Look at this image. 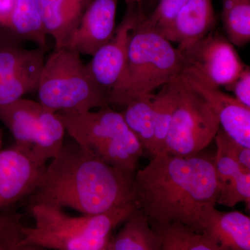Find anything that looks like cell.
Wrapping results in <instances>:
<instances>
[{"label": "cell", "instance_id": "1f68e13d", "mask_svg": "<svg viewBox=\"0 0 250 250\" xmlns=\"http://www.w3.org/2000/svg\"><path fill=\"white\" fill-rule=\"evenodd\" d=\"M16 0H0V25L9 27Z\"/></svg>", "mask_w": 250, "mask_h": 250}, {"label": "cell", "instance_id": "3957f363", "mask_svg": "<svg viewBox=\"0 0 250 250\" xmlns=\"http://www.w3.org/2000/svg\"><path fill=\"white\" fill-rule=\"evenodd\" d=\"M34 228L23 227L22 245L28 250H107L111 232L136 208L134 202L95 215L72 217L62 207L46 202L31 204Z\"/></svg>", "mask_w": 250, "mask_h": 250}, {"label": "cell", "instance_id": "7c38bea8", "mask_svg": "<svg viewBox=\"0 0 250 250\" xmlns=\"http://www.w3.org/2000/svg\"><path fill=\"white\" fill-rule=\"evenodd\" d=\"M184 72L190 85L209 104L225 134L241 146L250 148V108L220 91V88L210 87Z\"/></svg>", "mask_w": 250, "mask_h": 250}, {"label": "cell", "instance_id": "5b68a950", "mask_svg": "<svg viewBox=\"0 0 250 250\" xmlns=\"http://www.w3.org/2000/svg\"><path fill=\"white\" fill-rule=\"evenodd\" d=\"M36 91L41 105L54 113L109 106L108 90L94 80L81 54L66 47H55L44 62Z\"/></svg>", "mask_w": 250, "mask_h": 250}, {"label": "cell", "instance_id": "d4e9b609", "mask_svg": "<svg viewBox=\"0 0 250 250\" xmlns=\"http://www.w3.org/2000/svg\"><path fill=\"white\" fill-rule=\"evenodd\" d=\"M47 51V46L27 49L13 44L0 47V83L14 77L36 59L45 57Z\"/></svg>", "mask_w": 250, "mask_h": 250}, {"label": "cell", "instance_id": "6da1fadb", "mask_svg": "<svg viewBox=\"0 0 250 250\" xmlns=\"http://www.w3.org/2000/svg\"><path fill=\"white\" fill-rule=\"evenodd\" d=\"M133 202L150 225L180 222L202 233L219 195L214 164L197 155L158 153L135 174Z\"/></svg>", "mask_w": 250, "mask_h": 250}, {"label": "cell", "instance_id": "8fae6325", "mask_svg": "<svg viewBox=\"0 0 250 250\" xmlns=\"http://www.w3.org/2000/svg\"><path fill=\"white\" fill-rule=\"evenodd\" d=\"M118 3V0H93L66 47L92 57L107 43L116 31Z\"/></svg>", "mask_w": 250, "mask_h": 250}, {"label": "cell", "instance_id": "2e32d148", "mask_svg": "<svg viewBox=\"0 0 250 250\" xmlns=\"http://www.w3.org/2000/svg\"><path fill=\"white\" fill-rule=\"evenodd\" d=\"M43 110L40 103L22 98L0 106V121L11 131L16 147L29 155Z\"/></svg>", "mask_w": 250, "mask_h": 250}, {"label": "cell", "instance_id": "5bb4252c", "mask_svg": "<svg viewBox=\"0 0 250 250\" xmlns=\"http://www.w3.org/2000/svg\"><path fill=\"white\" fill-rule=\"evenodd\" d=\"M93 0H36L46 34L56 48L67 47Z\"/></svg>", "mask_w": 250, "mask_h": 250}, {"label": "cell", "instance_id": "4fadbf2b", "mask_svg": "<svg viewBox=\"0 0 250 250\" xmlns=\"http://www.w3.org/2000/svg\"><path fill=\"white\" fill-rule=\"evenodd\" d=\"M215 24L212 0H190L166 27L158 31L182 50L209 34Z\"/></svg>", "mask_w": 250, "mask_h": 250}, {"label": "cell", "instance_id": "9c48e42d", "mask_svg": "<svg viewBox=\"0 0 250 250\" xmlns=\"http://www.w3.org/2000/svg\"><path fill=\"white\" fill-rule=\"evenodd\" d=\"M146 16L141 3L127 5V9L113 38L92 56L87 63L94 80L110 94L124 82L128 63V52L135 27Z\"/></svg>", "mask_w": 250, "mask_h": 250}, {"label": "cell", "instance_id": "4dcf8cb0", "mask_svg": "<svg viewBox=\"0 0 250 250\" xmlns=\"http://www.w3.org/2000/svg\"><path fill=\"white\" fill-rule=\"evenodd\" d=\"M232 91L234 98L242 104L250 108V67L246 65L236 80L225 87Z\"/></svg>", "mask_w": 250, "mask_h": 250}, {"label": "cell", "instance_id": "8992f818", "mask_svg": "<svg viewBox=\"0 0 250 250\" xmlns=\"http://www.w3.org/2000/svg\"><path fill=\"white\" fill-rule=\"evenodd\" d=\"M220 128L211 106L190 85L184 72L164 152L186 157L197 155L215 139Z\"/></svg>", "mask_w": 250, "mask_h": 250}, {"label": "cell", "instance_id": "d6986e66", "mask_svg": "<svg viewBox=\"0 0 250 250\" xmlns=\"http://www.w3.org/2000/svg\"><path fill=\"white\" fill-rule=\"evenodd\" d=\"M181 76L163 85L159 93L154 94V140L152 156L165 150L166 138L178 103Z\"/></svg>", "mask_w": 250, "mask_h": 250}, {"label": "cell", "instance_id": "836d02e7", "mask_svg": "<svg viewBox=\"0 0 250 250\" xmlns=\"http://www.w3.org/2000/svg\"><path fill=\"white\" fill-rule=\"evenodd\" d=\"M1 143H2V137H1V131H0V150H1Z\"/></svg>", "mask_w": 250, "mask_h": 250}, {"label": "cell", "instance_id": "f1b7e54d", "mask_svg": "<svg viewBox=\"0 0 250 250\" xmlns=\"http://www.w3.org/2000/svg\"><path fill=\"white\" fill-rule=\"evenodd\" d=\"M217 146L229 154L238 162L243 171L250 172V148L244 147L236 143L225 134L221 128L215 135Z\"/></svg>", "mask_w": 250, "mask_h": 250}, {"label": "cell", "instance_id": "52a82bcc", "mask_svg": "<svg viewBox=\"0 0 250 250\" xmlns=\"http://www.w3.org/2000/svg\"><path fill=\"white\" fill-rule=\"evenodd\" d=\"M233 46L218 31H210L195 43L179 50L185 62L184 72L213 88L228 86L246 65Z\"/></svg>", "mask_w": 250, "mask_h": 250}, {"label": "cell", "instance_id": "7402d4cb", "mask_svg": "<svg viewBox=\"0 0 250 250\" xmlns=\"http://www.w3.org/2000/svg\"><path fill=\"white\" fill-rule=\"evenodd\" d=\"M7 28L18 39L31 41L38 47L47 46V34L36 0H16Z\"/></svg>", "mask_w": 250, "mask_h": 250}, {"label": "cell", "instance_id": "4316f807", "mask_svg": "<svg viewBox=\"0 0 250 250\" xmlns=\"http://www.w3.org/2000/svg\"><path fill=\"white\" fill-rule=\"evenodd\" d=\"M219 195L217 203L233 207L240 202H250V172H242L233 177L218 184Z\"/></svg>", "mask_w": 250, "mask_h": 250}, {"label": "cell", "instance_id": "484cf974", "mask_svg": "<svg viewBox=\"0 0 250 250\" xmlns=\"http://www.w3.org/2000/svg\"><path fill=\"white\" fill-rule=\"evenodd\" d=\"M22 215L0 210V250H29L22 245L24 239Z\"/></svg>", "mask_w": 250, "mask_h": 250}, {"label": "cell", "instance_id": "7a4b0ae2", "mask_svg": "<svg viewBox=\"0 0 250 250\" xmlns=\"http://www.w3.org/2000/svg\"><path fill=\"white\" fill-rule=\"evenodd\" d=\"M135 174L110 165L74 140L65 141L42 170L31 200L83 215L106 213L133 202Z\"/></svg>", "mask_w": 250, "mask_h": 250}, {"label": "cell", "instance_id": "44dd1931", "mask_svg": "<svg viewBox=\"0 0 250 250\" xmlns=\"http://www.w3.org/2000/svg\"><path fill=\"white\" fill-rule=\"evenodd\" d=\"M154 93L141 95L131 100L122 113L130 131L144 149L151 154L154 140Z\"/></svg>", "mask_w": 250, "mask_h": 250}, {"label": "cell", "instance_id": "9a60e30c", "mask_svg": "<svg viewBox=\"0 0 250 250\" xmlns=\"http://www.w3.org/2000/svg\"><path fill=\"white\" fill-rule=\"evenodd\" d=\"M202 233L220 250H250V218L239 211L212 208L205 218Z\"/></svg>", "mask_w": 250, "mask_h": 250}, {"label": "cell", "instance_id": "e0dca14e", "mask_svg": "<svg viewBox=\"0 0 250 250\" xmlns=\"http://www.w3.org/2000/svg\"><path fill=\"white\" fill-rule=\"evenodd\" d=\"M125 223L121 231L111 238L107 250H161L160 238L141 210L136 208Z\"/></svg>", "mask_w": 250, "mask_h": 250}, {"label": "cell", "instance_id": "30bf717a", "mask_svg": "<svg viewBox=\"0 0 250 250\" xmlns=\"http://www.w3.org/2000/svg\"><path fill=\"white\" fill-rule=\"evenodd\" d=\"M45 166L17 147L0 150V210L31 195Z\"/></svg>", "mask_w": 250, "mask_h": 250}, {"label": "cell", "instance_id": "ba28073f", "mask_svg": "<svg viewBox=\"0 0 250 250\" xmlns=\"http://www.w3.org/2000/svg\"><path fill=\"white\" fill-rule=\"evenodd\" d=\"M56 113L74 141L103 160L132 134L122 113L109 106L96 112L62 111Z\"/></svg>", "mask_w": 250, "mask_h": 250}, {"label": "cell", "instance_id": "ac0fdd59", "mask_svg": "<svg viewBox=\"0 0 250 250\" xmlns=\"http://www.w3.org/2000/svg\"><path fill=\"white\" fill-rule=\"evenodd\" d=\"M65 132V126L57 113L44 107L40 126L29 152L36 165L45 166L46 161L57 155L63 144Z\"/></svg>", "mask_w": 250, "mask_h": 250}, {"label": "cell", "instance_id": "cb8c5ba5", "mask_svg": "<svg viewBox=\"0 0 250 250\" xmlns=\"http://www.w3.org/2000/svg\"><path fill=\"white\" fill-rule=\"evenodd\" d=\"M44 62L45 57H40L14 77L0 83V106L14 103L26 94L37 90Z\"/></svg>", "mask_w": 250, "mask_h": 250}, {"label": "cell", "instance_id": "83f0119b", "mask_svg": "<svg viewBox=\"0 0 250 250\" xmlns=\"http://www.w3.org/2000/svg\"><path fill=\"white\" fill-rule=\"evenodd\" d=\"M190 0H159V4L149 17H146V22L157 31L173 20L179 11Z\"/></svg>", "mask_w": 250, "mask_h": 250}, {"label": "cell", "instance_id": "ffe728a7", "mask_svg": "<svg viewBox=\"0 0 250 250\" xmlns=\"http://www.w3.org/2000/svg\"><path fill=\"white\" fill-rule=\"evenodd\" d=\"M161 240V250H220L204 233L180 222L151 225Z\"/></svg>", "mask_w": 250, "mask_h": 250}, {"label": "cell", "instance_id": "277c9868", "mask_svg": "<svg viewBox=\"0 0 250 250\" xmlns=\"http://www.w3.org/2000/svg\"><path fill=\"white\" fill-rule=\"evenodd\" d=\"M135 27L129 45L126 76L121 86L108 95L110 104L126 106L141 95L177 80L185 70L182 53L146 20Z\"/></svg>", "mask_w": 250, "mask_h": 250}, {"label": "cell", "instance_id": "603a6c76", "mask_svg": "<svg viewBox=\"0 0 250 250\" xmlns=\"http://www.w3.org/2000/svg\"><path fill=\"white\" fill-rule=\"evenodd\" d=\"M221 18L227 38L242 47L250 41V0H222Z\"/></svg>", "mask_w": 250, "mask_h": 250}, {"label": "cell", "instance_id": "f546056e", "mask_svg": "<svg viewBox=\"0 0 250 250\" xmlns=\"http://www.w3.org/2000/svg\"><path fill=\"white\" fill-rule=\"evenodd\" d=\"M213 164L218 184L237 177L242 172H246L233 157L219 146H217V154Z\"/></svg>", "mask_w": 250, "mask_h": 250}, {"label": "cell", "instance_id": "d6a6232c", "mask_svg": "<svg viewBox=\"0 0 250 250\" xmlns=\"http://www.w3.org/2000/svg\"><path fill=\"white\" fill-rule=\"evenodd\" d=\"M126 4H136V3H141L143 0H125Z\"/></svg>", "mask_w": 250, "mask_h": 250}]
</instances>
